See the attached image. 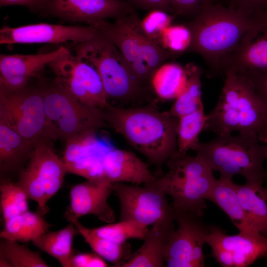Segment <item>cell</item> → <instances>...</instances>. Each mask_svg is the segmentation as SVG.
I'll return each instance as SVG.
<instances>
[{"mask_svg":"<svg viewBox=\"0 0 267 267\" xmlns=\"http://www.w3.org/2000/svg\"><path fill=\"white\" fill-rule=\"evenodd\" d=\"M0 191V208L4 222L29 211L28 196L15 182L2 180Z\"/></svg>","mask_w":267,"mask_h":267,"instance_id":"33","label":"cell"},{"mask_svg":"<svg viewBox=\"0 0 267 267\" xmlns=\"http://www.w3.org/2000/svg\"><path fill=\"white\" fill-rule=\"evenodd\" d=\"M207 200L215 203L228 216L240 232L261 234L250 224L238 199L236 183L231 178L220 176L216 179Z\"/></svg>","mask_w":267,"mask_h":267,"instance_id":"24","label":"cell"},{"mask_svg":"<svg viewBox=\"0 0 267 267\" xmlns=\"http://www.w3.org/2000/svg\"><path fill=\"white\" fill-rule=\"evenodd\" d=\"M173 221L152 225L142 246L122 261L117 267H162L165 262L168 244L175 231Z\"/></svg>","mask_w":267,"mask_h":267,"instance_id":"21","label":"cell"},{"mask_svg":"<svg viewBox=\"0 0 267 267\" xmlns=\"http://www.w3.org/2000/svg\"><path fill=\"white\" fill-rule=\"evenodd\" d=\"M108 264L96 253H74L69 259L66 267H105Z\"/></svg>","mask_w":267,"mask_h":267,"instance_id":"38","label":"cell"},{"mask_svg":"<svg viewBox=\"0 0 267 267\" xmlns=\"http://www.w3.org/2000/svg\"><path fill=\"white\" fill-rule=\"evenodd\" d=\"M135 10L125 0H41L37 13L96 27L108 19H116Z\"/></svg>","mask_w":267,"mask_h":267,"instance_id":"13","label":"cell"},{"mask_svg":"<svg viewBox=\"0 0 267 267\" xmlns=\"http://www.w3.org/2000/svg\"><path fill=\"white\" fill-rule=\"evenodd\" d=\"M70 223L74 224L79 233L93 251L105 260L112 263L114 267H118L122 261L131 254L129 243L117 244L100 237L95 234L91 228L82 225L79 220Z\"/></svg>","mask_w":267,"mask_h":267,"instance_id":"30","label":"cell"},{"mask_svg":"<svg viewBox=\"0 0 267 267\" xmlns=\"http://www.w3.org/2000/svg\"><path fill=\"white\" fill-rule=\"evenodd\" d=\"M172 13L180 16L194 15V18L212 0H169Z\"/></svg>","mask_w":267,"mask_h":267,"instance_id":"37","label":"cell"},{"mask_svg":"<svg viewBox=\"0 0 267 267\" xmlns=\"http://www.w3.org/2000/svg\"><path fill=\"white\" fill-rule=\"evenodd\" d=\"M95 27L115 44L134 79L146 89L156 69L167 60L177 56L147 37L135 10L113 22L103 21Z\"/></svg>","mask_w":267,"mask_h":267,"instance_id":"5","label":"cell"},{"mask_svg":"<svg viewBox=\"0 0 267 267\" xmlns=\"http://www.w3.org/2000/svg\"><path fill=\"white\" fill-rule=\"evenodd\" d=\"M97 31L92 26H67L44 23L17 27L3 26L0 29V44H78L93 37Z\"/></svg>","mask_w":267,"mask_h":267,"instance_id":"17","label":"cell"},{"mask_svg":"<svg viewBox=\"0 0 267 267\" xmlns=\"http://www.w3.org/2000/svg\"><path fill=\"white\" fill-rule=\"evenodd\" d=\"M227 69L240 73L267 70V10L251 14L249 28L236 48L221 63L219 74Z\"/></svg>","mask_w":267,"mask_h":267,"instance_id":"15","label":"cell"},{"mask_svg":"<svg viewBox=\"0 0 267 267\" xmlns=\"http://www.w3.org/2000/svg\"><path fill=\"white\" fill-rule=\"evenodd\" d=\"M185 69L187 75L185 87L168 111L171 115L178 118L203 106L201 98L202 70L191 64L186 65Z\"/></svg>","mask_w":267,"mask_h":267,"instance_id":"29","label":"cell"},{"mask_svg":"<svg viewBox=\"0 0 267 267\" xmlns=\"http://www.w3.org/2000/svg\"><path fill=\"white\" fill-rule=\"evenodd\" d=\"M207 164L188 170L170 171L156 177L155 182L173 199L176 213L202 217L206 208L205 200L216 179Z\"/></svg>","mask_w":267,"mask_h":267,"instance_id":"11","label":"cell"},{"mask_svg":"<svg viewBox=\"0 0 267 267\" xmlns=\"http://www.w3.org/2000/svg\"><path fill=\"white\" fill-rule=\"evenodd\" d=\"M69 49L64 46L35 54H0V87L17 89L28 85L46 66Z\"/></svg>","mask_w":267,"mask_h":267,"instance_id":"19","label":"cell"},{"mask_svg":"<svg viewBox=\"0 0 267 267\" xmlns=\"http://www.w3.org/2000/svg\"><path fill=\"white\" fill-rule=\"evenodd\" d=\"M229 5L244 14L250 15L256 11L265 10L267 0H227Z\"/></svg>","mask_w":267,"mask_h":267,"instance_id":"40","label":"cell"},{"mask_svg":"<svg viewBox=\"0 0 267 267\" xmlns=\"http://www.w3.org/2000/svg\"><path fill=\"white\" fill-rule=\"evenodd\" d=\"M148 229L147 226L132 220L91 228L98 236L120 244L126 243L130 238L143 240Z\"/></svg>","mask_w":267,"mask_h":267,"instance_id":"34","label":"cell"},{"mask_svg":"<svg viewBox=\"0 0 267 267\" xmlns=\"http://www.w3.org/2000/svg\"><path fill=\"white\" fill-rule=\"evenodd\" d=\"M0 120L34 145L49 139L41 87L10 90L0 87Z\"/></svg>","mask_w":267,"mask_h":267,"instance_id":"9","label":"cell"},{"mask_svg":"<svg viewBox=\"0 0 267 267\" xmlns=\"http://www.w3.org/2000/svg\"><path fill=\"white\" fill-rule=\"evenodd\" d=\"M191 41V33L186 25H171L162 35L161 46L178 55L188 50Z\"/></svg>","mask_w":267,"mask_h":267,"instance_id":"35","label":"cell"},{"mask_svg":"<svg viewBox=\"0 0 267 267\" xmlns=\"http://www.w3.org/2000/svg\"><path fill=\"white\" fill-rule=\"evenodd\" d=\"M113 191L120 202L119 221L132 220L147 226L175 219V212L166 198L164 190L154 181L144 187L112 183Z\"/></svg>","mask_w":267,"mask_h":267,"instance_id":"12","label":"cell"},{"mask_svg":"<svg viewBox=\"0 0 267 267\" xmlns=\"http://www.w3.org/2000/svg\"></svg>","mask_w":267,"mask_h":267,"instance_id":"45","label":"cell"},{"mask_svg":"<svg viewBox=\"0 0 267 267\" xmlns=\"http://www.w3.org/2000/svg\"><path fill=\"white\" fill-rule=\"evenodd\" d=\"M0 267H48L38 252L33 251L16 241L1 238Z\"/></svg>","mask_w":267,"mask_h":267,"instance_id":"31","label":"cell"},{"mask_svg":"<svg viewBox=\"0 0 267 267\" xmlns=\"http://www.w3.org/2000/svg\"><path fill=\"white\" fill-rule=\"evenodd\" d=\"M178 227L167 246L165 262L169 267H203L205 266L203 246L208 226L200 217L175 212Z\"/></svg>","mask_w":267,"mask_h":267,"instance_id":"14","label":"cell"},{"mask_svg":"<svg viewBox=\"0 0 267 267\" xmlns=\"http://www.w3.org/2000/svg\"><path fill=\"white\" fill-rule=\"evenodd\" d=\"M104 174L111 182H129L136 184H147L156 177L144 163L134 152L112 147L104 159Z\"/></svg>","mask_w":267,"mask_h":267,"instance_id":"22","label":"cell"},{"mask_svg":"<svg viewBox=\"0 0 267 267\" xmlns=\"http://www.w3.org/2000/svg\"><path fill=\"white\" fill-rule=\"evenodd\" d=\"M105 120L135 150L156 167L155 176L178 150V118L152 105L120 108L109 104L103 109Z\"/></svg>","mask_w":267,"mask_h":267,"instance_id":"1","label":"cell"},{"mask_svg":"<svg viewBox=\"0 0 267 267\" xmlns=\"http://www.w3.org/2000/svg\"><path fill=\"white\" fill-rule=\"evenodd\" d=\"M211 249L213 256L222 267H234L233 257L231 253L219 248H211Z\"/></svg>","mask_w":267,"mask_h":267,"instance_id":"42","label":"cell"},{"mask_svg":"<svg viewBox=\"0 0 267 267\" xmlns=\"http://www.w3.org/2000/svg\"><path fill=\"white\" fill-rule=\"evenodd\" d=\"M46 116L47 137L67 139L107 125L103 109L84 104L60 88L55 82L41 87Z\"/></svg>","mask_w":267,"mask_h":267,"instance_id":"7","label":"cell"},{"mask_svg":"<svg viewBox=\"0 0 267 267\" xmlns=\"http://www.w3.org/2000/svg\"><path fill=\"white\" fill-rule=\"evenodd\" d=\"M6 122L0 120V170L8 174L23 169L35 146Z\"/></svg>","mask_w":267,"mask_h":267,"instance_id":"23","label":"cell"},{"mask_svg":"<svg viewBox=\"0 0 267 267\" xmlns=\"http://www.w3.org/2000/svg\"><path fill=\"white\" fill-rule=\"evenodd\" d=\"M260 142L256 134L242 132L236 136L217 135L210 141L198 142L192 150L221 176L232 178L241 175L247 182L263 183L267 178L264 167L267 145Z\"/></svg>","mask_w":267,"mask_h":267,"instance_id":"4","label":"cell"},{"mask_svg":"<svg viewBox=\"0 0 267 267\" xmlns=\"http://www.w3.org/2000/svg\"><path fill=\"white\" fill-rule=\"evenodd\" d=\"M243 75L251 82L267 111V70L250 72Z\"/></svg>","mask_w":267,"mask_h":267,"instance_id":"39","label":"cell"},{"mask_svg":"<svg viewBox=\"0 0 267 267\" xmlns=\"http://www.w3.org/2000/svg\"><path fill=\"white\" fill-rule=\"evenodd\" d=\"M206 120L203 106L194 112L178 118L177 129L178 150L185 153L192 149L198 142V135L203 129Z\"/></svg>","mask_w":267,"mask_h":267,"instance_id":"32","label":"cell"},{"mask_svg":"<svg viewBox=\"0 0 267 267\" xmlns=\"http://www.w3.org/2000/svg\"><path fill=\"white\" fill-rule=\"evenodd\" d=\"M65 140L62 160L67 173L89 180H106L104 159L112 146L100 139L94 130L84 132Z\"/></svg>","mask_w":267,"mask_h":267,"instance_id":"16","label":"cell"},{"mask_svg":"<svg viewBox=\"0 0 267 267\" xmlns=\"http://www.w3.org/2000/svg\"><path fill=\"white\" fill-rule=\"evenodd\" d=\"M174 16L165 11L154 10L141 20V26L145 35L161 47V41L165 30L172 23Z\"/></svg>","mask_w":267,"mask_h":267,"instance_id":"36","label":"cell"},{"mask_svg":"<svg viewBox=\"0 0 267 267\" xmlns=\"http://www.w3.org/2000/svg\"><path fill=\"white\" fill-rule=\"evenodd\" d=\"M71 44L75 55L96 68L108 99L131 101L145 94L147 89L134 79L117 47L98 31L91 38Z\"/></svg>","mask_w":267,"mask_h":267,"instance_id":"6","label":"cell"},{"mask_svg":"<svg viewBox=\"0 0 267 267\" xmlns=\"http://www.w3.org/2000/svg\"><path fill=\"white\" fill-rule=\"evenodd\" d=\"M113 191L112 182L106 180H89L73 186L70 192V204L64 217L70 222L87 215L96 216L108 223L115 221L114 211L107 203Z\"/></svg>","mask_w":267,"mask_h":267,"instance_id":"18","label":"cell"},{"mask_svg":"<svg viewBox=\"0 0 267 267\" xmlns=\"http://www.w3.org/2000/svg\"><path fill=\"white\" fill-rule=\"evenodd\" d=\"M41 0H0V6L18 5L27 7L31 11L37 13Z\"/></svg>","mask_w":267,"mask_h":267,"instance_id":"43","label":"cell"},{"mask_svg":"<svg viewBox=\"0 0 267 267\" xmlns=\"http://www.w3.org/2000/svg\"><path fill=\"white\" fill-rule=\"evenodd\" d=\"M248 15L230 6L210 3L186 25L191 31L187 51L201 55L214 75L221 63L237 47L249 27Z\"/></svg>","mask_w":267,"mask_h":267,"instance_id":"3","label":"cell"},{"mask_svg":"<svg viewBox=\"0 0 267 267\" xmlns=\"http://www.w3.org/2000/svg\"><path fill=\"white\" fill-rule=\"evenodd\" d=\"M205 243L226 250L233 257L234 267H246L267 256V237L262 234L228 235L219 227L209 225Z\"/></svg>","mask_w":267,"mask_h":267,"instance_id":"20","label":"cell"},{"mask_svg":"<svg viewBox=\"0 0 267 267\" xmlns=\"http://www.w3.org/2000/svg\"><path fill=\"white\" fill-rule=\"evenodd\" d=\"M223 74L225 80L220 99L206 115L204 129L217 135L234 131L251 133L261 142L267 143V111L251 82L245 75L231 69Z\"/></svg>","mask_w":267,"mask_h":267,"instance_id":"2","label":"cell"},{"mask_svg":"<svg viewBox=\"0 0 267 267\" xmlns=\"http://www.w3.org/2000/svg\"><path fill=\"white\" fill-rule=\"evenodd\" d=\"M43 216L28 211L5 222L0 238L22 243L33 241L51 226Z\"/></svg>","mask_w":267,"mask_h":267,"instance_id":"26","label":"cell"},{"mask_svg":"<svg viewBox=\"0 0 267 267\" xmlns=\"http://www.w3.org/2000/svg\"><path fill=\"white\" fill-rule=\"evenodd\" d=\"M187 79L185 68L177 63H164L153 74L150 86L160 98L176 99L184 89Z\"/></svg>","mask_w":267,"mask_h":267,"instance_id":"27","label":"cell"},{"mask_svg":"<svg viewBox=\"0 0 267 267\" xmlns=\"http://www.w3.org/2000/svg\"><path fill=\"white\" fill-rule=\"evenodd\" d=\"M54 82L63 90L81 103L103 109L109 103L100 77L90 63L73 54L69 49L47 65Z\"/></svg>","mask_w":267,"mask_h":267,"instance_id":"10","label":"cell"},{"mask_svg":"<svg viewBox=\"0 0 267 267\" xmlns=\"http://www.w3.org/2000/svg\"><path fill=\"white\" fill-rule=\"evenodd\" d=\"M79 232L72 223L63 228L46 232L32 242L40 250L56 259L62 267L67 264L74 254L73 242Z\"/></svg>","mask_w":267,"mask_h":267,"instance_id":"28","label":"cell"},{"mask_svg":"<svg viewBox=\"0 0 267 267\" xmlns=\"http://www.w3.org/2000/svg\"><path fill=\"white\" fill-rule=\"evenodd\" d=\"M50 140L38 143L26 168L19 173L17 182L28 196L38 204L37 212L44 216L49 211L47 203L61 187L67 171L62 159L53 152Z\"/></svg>","mask_w":267,"mask_h":267,"instance_id":"8","label":"cell"},{"mask_svg":"<svg viewBox=\"0 0 267 267\" xmlns=\"http://www.w3.org/2000/svg\"><path fill=\"white\" fill-rule=\"evenodd\" d=\"M135 9L136 8L146 11L161 10L172 13L169 0H125Z\"/></svg>","mask_w":267,"mask_h":267,"instance_id":"41","label":"cell"},{"mask_svg":"<svg viewBox=\"0 0 267 267\" xmlns=\"http://www.w3.org/2000/svg\"><path fill=\"white\" fill-rule=\"evenodd\" d=\"M236 191L251 225L267 237V198L262 183L246 181L244 184H236Z\"/></svg>","mask_w":267,"mask_h":267,"instance_id":"25","label":"cell"},{"mask_svg":"<svg viewBox=\"0 0 267 267\" xmlns=\"http://www.w3.org/2000/svg\"><path fill=\"white\" fill-rule=\"evenodd\" d=\"M265 195L267 198V189H265Z\"/></svg>","mask_w":267,"mask_h":267,"instance_id":"44","label":"cell"}]
</instances>
